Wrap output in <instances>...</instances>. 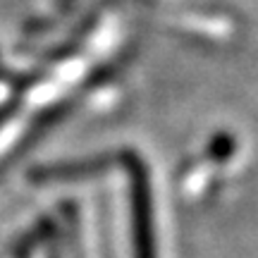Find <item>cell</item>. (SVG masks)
Wrapping results in <instances>:
<instances>
[{
	"label": "cell",
	"instance_id": "6da1fadb",
	"mask_svg": "<svg viewBox=\"0 0 258 258\" xmlns=\"http://www.w3.org/2000/svg\"><path fill=\"white\" fill-rule=\"evenodd\" d=\"M122 163L129 175V203H132V232H134V256L156 258V227H153V203L148 186L146 163L137 153H122Z\"/></svg>",
	"mask_w": 258,
	"mask_h": 258
}]
</instances>
